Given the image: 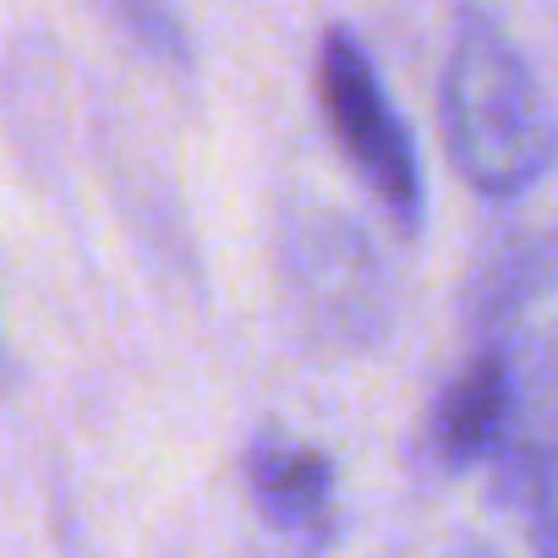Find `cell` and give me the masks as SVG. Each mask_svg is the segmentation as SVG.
Wrapping results in <instances>:
<instances>
[{
	"mask_svg": "<svg viewBox=\"0 0 558 558\" xmlns=\"http://www.w3.org/2000/svg\"><path fill=\"white\" fill-rule=\"evenodd\" d=\"M444 143L454 170L482 197H520L542 181L553 159V121L536 88V72L514 39L465 12L444 66Z\"/></svg>",
	"mask_w": 558,
	"mask_h": 558,
	"instance_id": "1",
	"label": "cell"
},
{
	"mask_svg": "<svg viewBox=\"0 0 558 558\" xmlns=\"http://www.w3.org/2000/svg\"><path fill=\"white\" fill-rule=\"evenodd\" d=\"M318 105L329 116L335 143L351 154V165L362 170L373 197L389 208V219L405 235H416L422 208H427L416 137H411V126L395 110L373 56L362 50V39L351 28H329L324 45H318Z\"/></svg>",
	"mask_w": 558,
	"mask_h": 558,
	"instance_id": "2",
	"label": "cell"
},
{
	"mask_svg": "<svg viewBox=\"0 0 558 558\" xmlns=\"http://www.w3.org/2000/svg\"><path fill=\"white\" fill-rule=\"evenodd\" d=\"M509 411H514V373L498 351H482L444 384V395L433 405L427 444L444 465H471L498 449Z\"/></svg>",
	"mask_w": 558,
	"mask_h": 558,
	"instance_id": "3",
	"label": "cell"
},
{
	"mask_svg": "<svg viewBox=\"0 0 558 558\" xmlns=\"http://www.w3.org/2000/svg\"><path fill=\"white\" fill-rule=\"evenodd\" d=\"M246 487L268 525L279 531H324L335 514V465L318 449L302 444H252L246 454Z\"/></svg>",
	"mask_w": 558,
	"mask_h": 558,
	"instance_id": "4",
	"label": "cell"
},
{
	"mask_svg": "<svg viewBox=\"0 0 558 558\" xmlns=\"http://www.w3.org/2000/svg\"><path fill=\"white\" fill-rule=\"evenodd\" d=\"M110 23L159 66H192V34L170 0H105Z\"/></svg>",
	"mask_w": 558,
	"mask_h": 558,
	"instance_id": "5",
	"label": "cell"
},
{
	"mask_svg": "<svg viewBox=\"0 0 558 558\" xmlns=\"http://www.w3.org/2000/svg\"><path fill=\"white\" fill-rule=\"evenodd\" d=\"M460 558H504V553H493V547H482V542H471V547H460Z\"/></svg>",
	"mask_w": 558,
	"mask_h": 558,
	"instance_id": "6",
	"label": "cell"
}]
</instances>
